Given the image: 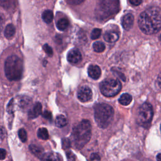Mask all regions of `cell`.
Returning <instances> with one entry per match:
<instances>
[{"label":"cell","mask_w":161,"mask_h":161,"mask_svg":"<svg viewBox=\"0 0 161 161\" xmlns=\"http://www.w3.org/2000/svg\"><path fill=\"white\" fill-rule=\"evenodd\" d=\"M55 125L57 127L62 128L65 126L67 124V120L66 118L63 115H58L57 116L55 121Z\"/></svg>","instance_id":"obj_20"},{"label":"cell","mask_w":161,"mask_h":161,"mask_svg":"<svg viewBox=\"0 0 161 161\" xmlns=\"http://www.w3.org/2000/svg\"><path fill=\"white\" fill-rule=\"evenodd\" d=\"M88 74L92 79H98L101 74L100 67L96 65H91L88 68Z\"/></svg>","instance_id":"obj_12"},{"label":"cell","mask_w":161,"mask_h":161,"mask_svg":"<svg viewBox=\"0 0 161 161\" xmlns=\"http://www.w3.org/2000/svg\"><path fill=\"white\" fill-rule=\"evenodd\" d=\"M4 22V16L3 14L0 13V32L3 28Z\"/></svg>","instance_id":"obj_32"},{"label":"cell","mask_w":161,"mask_h":161,"mask_svg":"<svg viewBox=\"0 0 161 161\" xmlns=\"http://www.w3.org/2000/svg\"><path fill=\"white\" fill-rule=\"evenodd\" d=\"M67 60L71 64H77L82 59V55L80 51L77 48L71 49L67 53Z\"/></svg>","instance_id":"obj_9"},{"label":"cell","mask_w":161,"mask_h":161,"mask_svg":"<svg viewBox=\"0 0 161 161\" xmlns=\"http://www.w3.org/2000/svg\"><path fill=\"white\" fill-rule=\"evenodd\" d=\"M29 148L31 152L33 155H35L36 157L39 158L40 159H41L43 157V155L45 154L43 152V149L38 145L31 144L29 146Z\"/></svg>","instance_id":"obj_14"},{"label":"cell","mask_w":161,"mask_h":161,"mask_svg":"<svg viewBox=\"0 0 161 161\" xmlns=\"http://www.w3.org/2000/svg\"><path fill=\"white\" fill-rule=\"evenodd\" d=\"M13 99H11L7 106V111L9 114H13Z\"/></svg>","instance_id":"obj_27"},{"label":"cell","mask_w":161,"mask_h":161,"mask_svg":"<svg viewBox=\"0 0 161 161\" xmlns=\"http://www.w3.org/2000/svg\"><path fill=\"white\" fill-rule=\"evenodd\" d=\"M119 33L115 30H106L104 33L103 38L104 40L109 43H114L119 39Z\"/></svg>","instance_id":"obj_10"},{"label":"cell","mask_w":161,"mask_h":161,"mask_svg":"<svg viewBox=\"0 0 161 161\" xmlns=\"http://www.w3.org/2000/svg\"><path fill=\"white\" fill-rule=\"evenodd\" d=\"M84 1L82 0H69V1H67V2L69 4H80L83 2Z\"/></svg>","instance_id":"obj_31"},{"label":"cell","mask_w":161,"mask_h":161,"mask_svg":"<svg viewBox=\"0 0 161 161\" xmlns=\"http://www.w3.org/2000/svg\"><path fill=\"white\" fill-rule=\"evenodd\" d=\"M157 161H161V153H158L157 155Z\"/></svg>","instance_id":"obj_36"},{"label":"cell","mask_w":161,"mask_h":161,"mask_svg":"<svg viewBox=\"0 0 161 161\" xmlns=\"http://www.w3.org/2000/svg\"><path fill=\"white\" fill-rule=\"evenodd\" d=\"M134 16L131 13H127L121 18V25L124 29L129 30L131 29L133 25Z\"/></svg>","instance_id":"obj_11"},{"label":"cell","mask_w":161,"mask_h":161,"mask_svg":"<svg viewBox=\"0 0 161 161\" xmlns=\"http://www.w3.org/2000/svg\"><path fill=\"white\" fill-rule=\"evenodd\" d=\"M5 135H6L5 128L3 126H0V140H3L5 137Z\"/></svg>","instance_id":"obj_28"},{"label":"cell","mask_w":161,"mask_h":161,"mask_svg":"<svg viewBox=\"0 0 161 161\" xmlns=\"http://www.w3.org/2000/svg\"><path fill=\"white\" fill-rule=\"evenodd\" d=\"M43 49L45 51L46 53H47L48 55H52L53 54V50L51 47H50L48 44H45L43 46Z\"/></svg>","instance_id":"obj_26"},{"label":"cell","mask_w":161,"mask_h":161,"mask_svg":"<svg viewBox=\"0 0 161 161\" xmlns=\"http://www.w3.org/2000/svg\"><path fill=\"white\" fill-rule=\"evenodd\" d=\"M15 33V27L13 24H8L4 30V36L8 39L13 38Z\"/></svg>","instance_id":"obj_16"},{"label":"cell","mask_w":161,"mask_h":161,"mask_svg":"<svg viewBox=\"0 0 161 161\" xmlns=\"http://www.w3.org/2000/svg\"><path fill=\"white\" fill-rule=\"evenodd\" d=\"M42 18L43 21L46 23H50L53 18V14L52 11L50 9L45 10L42 14Z\"/></svg>","instance_id":"obj_18"},{"label":"cell","mask_w":161,"mask_h":161,"mask_svg":"<svg viewBox=\"0 0 161 161\" xmlns=\"http://www.w3.org/2000/svg\"><path fill=\"white\" fill-rule=\"evenodd\" d=\"M6 157V151L4 148H0V160H4Z\"/></svg>","instance_id":"obj_29"},{"label":"cell","mask_w":161,"mask_h":161,"mask_svg":"<svg viewBox=\"0 0 161 161\" xmlns=\"http://www.w3.org/2000/svg\"><path fill=\"white\" fill-rule=\"evenodd\" d=\"M93 50L96 52H102L105 49V45L101 42H96L92 45Z\"/></svg>","instance_id":"obj_22"},{"label":"cell","mask_w":161,"mask_h":161,"mask_svg":"<svg viewBox=\"0 0 161 161\" xmlns=\"http://www.w3.org/2000/svg\"><path fill=\"white\" fill-rule=\"evenodd\" d=\"M129 2H130V3H131V4L134 5V6H138L139 4H140L142 3V1H141V0H130Z\"/></svg>","instance_id":"obj_33"},{"label":"cell","mask_w":161,"mask_h":161,"mask_svg":"<svg viewBox=\"0 0 161 161\" xmlns=\"http://www.w3.org/2000/svg\"><path fill=\"white\" fill-rule=\"evenodd\" d=\"M101 33V29L99 28H94V30H92L91 34V38L92 40H96L97 39Z\"/></svg>","instance_id":"obj_25"},{"label":"cell","mask_w":161,"mask_h":161,"mask_svg":"<svg viewBox=\"0 0 161 161\" xmlns=\"http://www.w3.org/2000/svg\"><path fill=\"white\" fill-rule=\"evenodd\" d=\"M159 39H160V40H161V34H160V35L159 36Z\"/></svg>","instance_id":"obj_37"},{"label":"cell","mask_w":161,"mask_h":161,"mask_svg":"<svg viewBox=\"0 0 161 161\" xmlns=\"http://www.w3.org/2000/svg\"><path fill=\"white\" fill-rule=\"evenodd\" d=\"M121 89V82L114 79H107L100 84L101 93L106 97H113L118 94Z\"/></svg>","instance_id":"obj_7"},{"label":"cell","mask_w":161,"mask_h":161,"mask_svg":"<svg viewBox=\"0 0 161 161\" xmlns=\"http://www.w3.org/2000/svg\"><path fill=\"white\" fill-rule=\"evenodd\" d=\"M153 115L152 105L148 103L142 104L138 109L136 121L138 125L143 127H148L152 119Z\"/></svg>","instance_id":"obj_6"},{"label":"cell","mask_w":161,"mask_h":161,"mask_svg":"<svg viewBox=\"0 0 161 161\" xmlns=\"http://www.w3.org/2000/svg\"><path fill=\"white\" fill-rule=\"evenodd\" d=\"M92 96V93L91 89L86 86L81 87L77 92V97L82 102H86L91 100Z\"/></svg>","instance_id":"obj_8"},{"label":"cell","mask_w":161,"mask_h":161,"mask_svg":"<svg viewBox=\"0 0 161 161\" xmlns=\"http://www.w3.org/2000/svg\"><path fill=\"white\" fill-rule=\"evenodd\" d=\"M23 64L21 59L17 55L9 56L4 63V72L9 80H18L21 78Z\"/></svg>","instance_id":"obj_3"},{"label":"cell","mask_w":161,"mask_h":161,"mask_svg":"<svg viewBox=\"0 0 161 161\" xmlns=\"http://www.w3.org/2000/svg\"><path fill=\"white\" fill-rule=\"evenodd\" d=\"M37 136L42 140H47L49 137L48 130L45 128H40L37 131Z\"/></svg>","instance_id":"obj_21"},{"label":"cell","mask_w":161,"mask_h":161,"mask_svg":"<svg viewBox=\"0 0 161 161\" xmlns=\"http://www.w3.org/2000/svg\"><path fill=\"white\" fill-rule=\"evenodd\" d=\"M42 106L40 103H36L34 106L28 111V116L30 118H35L38 117L42 113Z\"/></svg>","instance_id":"obj_13"},{"label":"cell","mask_w":161,"mask_h":161,"mask_svg":"<svg viewBox=\"0 0 161 161\" xmlns=\"http://www.w3.org/2000/svg\"><path fill=\"white\" fill-rule=\"evenodd\" d=\"M30 103H31V99L26 96L21 97V99L19 100V106L23 108H26V107H28Z\"/></svg>","instance_id":"obj_23"},{"label":"cell","mask_w":161,"mask_h":161,"mask_svg":"<svg viewBox=\"0 0 161 161\" xmlns=\"http://www.w3.org/2000/svg\"><path fill=\"white\" fill-rule=\"evenodd\" d=\"M157 82H158V84L159 87L161 88V72L159 74V75L158 76Z\"/></svg>","instance_id":"obj_35"},{"label":"cell","mask_w":161,"mask_h":161,"mask_svg":"<svg viewBox=\"0 0 161 161\" xmlns=\"http://www.w3.org/2000/svg\"><path fill=\"white\" fill-rule=\"evenodd\" d=\"M138 26L143 33L152 35L161 28V11L158 7H150L143 11L139 16Z\"/></svg>","instance_id":"obj_1"},{"label":"cell","mask_w":161,"mask_h":161,"mask_svg":"<svg viewBox=\"0 0 161 161\" xmlns=\"http://www.w3.org/2000/svg\"><path fill=\"white\" fill-rule=\"evenodd\" d=\"M114 110L113 108L106 103H99L94 108L95 121L100 128H105L111 123L113 118Z\"/></svg>","instance_id":"obj_4"},{"label":"cell","mask_w":161,"mask_h":161,"mask_svg":"<svg viewBox=\"0 0 161 161\" xmlns=\"http://www.w3.org/2000/svg\"><path fill=\"white\" fill-rule=\"evenodd\" d=\"M131 101H132V96L128 93L123 94L118 99L119 103L123 106H127L130 104Z\"/></svg>","instance_id":"obj_17"},{"label":"cell","mask_w":161,"mask_h":161,"mask_svg":"<svg viewBox=\"0 0 161 161\" xmlns=\"http://www.w3.org/2000/svg\"><path fill=\"white\" fill-rule=\"evenodd\" d=\"M119 3L117 1H103L97 6V14L101 19L109 18L114 16L119 10Z\"/></svg>","instance_id":"obj_5"},{"label":"cell","mask_w":161,"mask_h":161,"mask_svg":"<svg viewBox=\"0 0 161 161\" xmlns=\"http://www.w3.org/2000/svg\"><path fill=\"white\" fill-rule=\"evenodd\" d=\"M41 161H61V158L58 154L47 153L43 155Z\"/></svg>","instance_id":"obj_15"},{"label":"cell","mask_w":161,"mask_h":161,"mask_svg":"<svg viewBox=\"0 0 161 161\" xmlns=\"http://www.w3.org/2000/svg\"><path fill=\"white\" fill-rule=\"evenodd\" d=\"M67 158H68V159L69 160H74V158H73V157L74 156L70 152H67Z\"/></svg>","instance_id":"obj_34"},{"label":"cell","mask_w":161,"mask_h":161,"mask_svg":"<svg viewBox=\"0 0 161 161\" xmlns=\"http://www.w3.org/2000/svg\"><path fill=\"white\" fill-rule=\"evenodd\" d=\"M18 136L22 142H26L27 140V133L24 128H20L18 130Z\"/></svg>","instance_id":"obj_24"},{"label":"cell","mask_w":161,"mask_h":161,"mask_svg":"<svg viewBox=\"0 0 161 161\" xmlns=\"http://www.w3.org/2000/svg\"><path fill=\"white\" fill-rule=\"evenodd\" d=\"M43 117L47 119H52V114L50 111H45L43 114H42Z\"/></svg>","instance_id":"obj_30"},{"label":"cell","mask_w":161,"mask_h":161,"mask_svg":"<svg viewBox=\"0 0 161 161\" xmlns=\"http://www.w3.org/2000/svg\"><path fill=\"white\" fill-rule=\"evenodd\" d=\"M160 131H161V125H160Z\"/></svg>","instance_id":"obj_38"},{"label":"cell","mask_w":161,"mask_h":161,"mask_svg":"<svg viewBox=\"0 0 161 161\" xmlns=\"http://www.w3.org/2000/svg\"><path fill=\"white\" fill-rule=\"evenodd\" d=\"M69 25V21L65 18H62L60 19L57 23V27L60 31L65 30L66 28H67Z\"/></svg>","instance_id":"obj_19"},{"label":"cell","mask_w":161,"mask_h":161,"mask_svg":"<svg viewBox=\"0 0 161 161\" xmlns=\"http://www.w3.org/2000/svg\"><path fill=\"white\" fill-rule=\"evenodd\" d=\"M91 136V125L87 119L82 120L72 130V138L75 147L80 149L89 141Z\"/></svg>","instance_id":"obj_2"}]
</instances>
